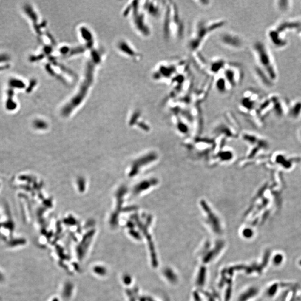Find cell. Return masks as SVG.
I'll use <instances>...</instances> for the list:
<instances>
[{
	"mask_svg": "<svg viewBox=\"0 0 301 301\" xmlns=\"http://www.w3.org/2000/svg\"><path fill=\"white\" fill-rule=\"evenodd\" d=\"M226 24V20L223 19L211 21L201 20L199 21L195 25L188 41L187 47L189 50L194 53L197 52L210 34L223 27Z\"/></svg>",
	"mask_w": 301,
	"mask_h": 301,
	"instance_id": "6da1fadb",
	"label": "cell"
},
{
	"mask_svg": "<svg viewBox=\"0 0 301 301\" xmlns=\"http://www.w3.org/2000/svg\"><path fill=\"white\" fill-rule=\"evenodd\" d=\"M184 27L180 19L176 5L169 2L166 4L165 16L163 24V33L166 39L169 40L173 36L181 38L183 36Z\"/></svg>",
	"mask_w": 301,
	"mask_h": 301,
	"instance_id": "7a4b0ae2",
	"label": "cell"
},
{
	"mask_svg": "<svg viewBox=\"0 0 301 301\" xmlns=\"http://www.w3.org/2000/svg\"><path fill=\"white\" fill-rule=\"evenodd\" d=\"M177 67L178 63H177L163 62L160 63L153 72V78L154 79L158 81L172 80L175 76V74L177 72Z\"/></svg>",
	"mask_w": 301,
	"mask_h": 301,
	"instance_id": "3957f363",
	"label": "cell"
},
{
	"mask_svg": "<svg viewBox=\"0 0 301 301\" xmlns=\"http://www.w3.org/2000/svg\"><path fill=\"white\" fill-rule=\"evenodd\" d=\"M223 74L230 88H235L241 82L243 78L241 69L235 64H226Z\"/></svg>",
	"mask_w": 301,
	"mask_h": 301,
	"instance_id": "277c9868",
	"label": "cell"
},
{
	"mask_svg": "<svg viewBox=\"0 0 301 301\" xmlns=\"http://www.w3.org/2000/svg\"><path fill=\"white\" fill-rule=\"evenodd\" d=\"M254 49L259 63L263 67H264V68L267 67L268 72H269V71H270L272 78H275V70H274L273 66H271V60L270 59L269 55L265 49L263 44L260 43H256L254 44Z\"/></svg>",
	"mask_w": 301,
	"mask_h": 301,
	"instance_id": "5b68a950",
	"label": "cell"
},
{
	"mask_svg": "<svg viewBox=\"0 0 301 301\" xmlns=\"http://www.w3.org/2000/svg\"><path fill=\"white\" fill-rule=\"evenodd\" d=\"M219 40L221 44L230 49H238L243 45V42L238 35L228 32L221 34Z\"/></svg>",
	"mask_w": 301,
	"mask_h": 301,
	"instance_id": "8992f818",
	"label": "cell"
},
{
	"mask_svg": "<svg viewBox=\"0 0 301 301\" xmlns=\"http://www.w3.org/2000/svg\"><path fill=\"white\" fill-rule=\"evenodd\" d=\"M226 64L225 60L223 59L216 58L212 60L209 64L210 72L214 74H218L224 70Z\"/></svg>",
	"mask_w": 301,
	"mask_h": 301,
	"instance_id": "52a82bcc",
	"label": "cell"
},
{
	"mask_svg": "<svg viewBox=\"0 0 301 301\" xmlns=\"http://www.w3.org/2000/svg\"><path fill=\"white\" fill-rule=\"evenodd\" d=\"M146 9L149 14L153 17H159L161 14V6L156 1L149 2V4H146Z\"/></svg>",
	"mask_w": 301,
	"mask_h": 301,
	"instance_id": "ba28073f",
	"label": "cell"
},
{
	"mask_svg": "<svg viewBox=\"0 0 301 301\" xmlns=\"http://www.w3.org/2000/svg\"><path fill=\"white\" fill-rule=\"evenodd\" d=\"M215 86L217 91L221 94L226 93L228 90L231 88L224 75L217 78L215 82Z\"/></svg>",
	"mask_w": 301,
	"mask_h": 301,
	"instance_id": "9c48e42d",
	"label": "cell"
},
{
	"mask_svg": "<svg viewBox=\"0 0 301 301\" xmlns=\"http://www.w3.org/2000/svg\"><path fill=\"white\" fill-rule=\"evenodd\" d=\"M158 183V180L156 179H152L150 181H146L138 185L137 188L135 189V191L137 192H140V191L142 190H146L150 188V187L155 186Z\"/></svg>",
	"mask_w": 301,
	"mask_h": 301,
	"instance_id": "30bf717a",
	"label": "cell"
},
{
	"mask_svg": "<svg viewBox=\"0 0 301 301\" xmlns=\"http://www.w3.org/2000/svg\"><path fill=\"white\" fill-rule=\"evenodd\" d=\"M13 90L12 88H10L7 91V99L6 101V106L9 110H13L16 108V103L13 100Z\"/></svg>",
	"mask_w": 301,
	"mask_h": 301,
	"instance_id": "8fae6325",
	"label": "cell"
},
{
	"mask_svg": "<svg viewBox=\"0 0 301 301\" xmlns=\"http://www.w3.org/2000/svg\"><path fill=\"white\" fill-rule=\"evenodd\" d=\"M176 121V127L177 128L179 131L183 133H186L189 131V128L188 126L183 121L181 120L179 118L177 115H175Z\"/></svg>",
	"mask_w": 301,
	"mask_h": 301,
	"instance_id": "7c38bea8",
	"label": "cell"
},
{
	"mask_svg": "<svg viewBox=\"0 0 301 301\" xmlns=\"http://www.w3.org/2000/svg\"><path fill=\"white\" fill-rule=\"evenodd\" d=\"M9 85L11 88H18L21 89L25 87V84L22 81L15 78H13L9 81Z\"/></svg>",
	"mask_w": 301,
	"mask_h": 301,
	"instance_id": "4fadbf2b",
	"label": "cell"
},
{
	"mask_svg": "<svg viewBox=\"0 0 301 301\" xmlns=\"http://www.w3.org/2000/svg\"><path fill=\"white\" fill-rule=\"evenodd\" d=\"M10 59V58L7 54H0V63L7 62Z\"/></svg>",
	"mask_w": 301,
	"mask_h": 301,
	"instance_id": "5bb4252c",
	"label": "cell"
},
{
	"mask_svg": "<svg viewBox=\"0 0 301 301\" xmlns=\"http://www.w3.org/2000/svg\"><path fill=\"white\" fill-rule=\"evenodd\" d=\"M197 2L199 3L200 5L202 6H208V5L209 4V3H210V1H197Z\"/></svg>",
	"mask_w": 301,
	"mask_h": 301,
	"instance_id": "9a60e30c",
	"label": "cell"
},
{
	"mask_svg": "<svg viewBox=\"0 0 301 301\" xmlns=\"http://www.w3.org/2000/svg\"><path fill=\"white\" fill-rule=\"evenodd\" d=\"M9 68H10L9 65H4L3 66H0V72L6 70V69H7Z\"/></svg>",
	"mask_w": 301,
	"mask_h": 301,
	"instance_id": "2e32d148",
	"label": "cell"
}]
</instances>
